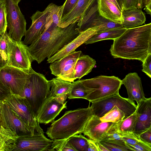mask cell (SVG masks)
<instances>
[{
    "label": "cell",
    "mask_w": 151,
    "mask_h": 151,
    "mask_svg": "<svg viewBox=\"0 0 151 151\" xmlns=\"http://www.w3.org/2000/svg\"><path fill=\"white\" fill-rule=\"evenodd\" d=\"M78 21L62 28L52 19L50 21L40 38L28 46L32 61L40 63L46 58L57 53L78 36L80 32Z\"/></svg>",
    "instance_id": "cell-1"
},
{
    "label": "cell",
    "mask_w": 151,
    "mask_h": 151,
    "mask_svg": "<svg viewBox=\"0 0 151 151\" xmlns=\"http://www.w3.org/2000/svg\"><path fill=\"white\" fill-rule=\"evenodd\" d=\"M113 40L109 50L114 58L143 62L151 53V23L127 28Z\"/></svg>",
    "instance_id": "cell-2"
},
{
    "label": "cell",
    "mask_w": 151,
    "mask_h": 151,
    "mask_svg": "<svg viewBox=\"0 0 151 151\" xmlns=\"http://www.w3.org/2000/svg\"><path fill=\"white\" fill-rule=\"evenodd\" d=\"M93 116L91 106L66 111L60 119L53 121L46 132L52 140L68 139L83 133L85 127Z\"/></svg>",
    "instance_id": "cell-3"
},
{
    "label": "cell",
    "mask_w": 151,
    "mask_h": 151,
    "mask_svg": "<svg viewBox=\"0 0 151 151\" xmlns=\"http://www.w3.org/2000/svg\"><path fill=\"white\" fill-rule=\"evenodd\" d=\"M81 80L86 93V99L91 103L119 93L122 85V80L114 76L100 75Z\"/></svg>",
    "instance_id": "cell-4"
},
{
    "label": "cell",
    "mask_w": 151,
    "mask_h": 151,
    "mask_svg": "<svg viewBox=\"0 0 151 151\" xmlns=\"http://www.w3.org/2000/svg\"><path fill=\"white\" fill-rule=\"evenodd\" d=\"M50 91L49 81L45 76L33 70L20 95L26 99L36 118Z\"/></svg>",
    "instance_id": "cell-5"
},
{
    "label": "cell",
    "mask_w": 151,
    "mask_h": 151,
    "mask_svg": "<svg viewBox=\"0 0 151 151\" xmlns=\"http://www.w3.org/2000/svg\"><path fill=\"white\" fill-rule=\"evenodd\" d=\"M4 101L29 126L34 135L44 134L40 124L24 97L10 91V94Z\"/></svg>",
    "instance_id": "cell-6"
},
{
    "label": "cell",
    "mask_w": 151,
    "mask_h": 151,
    "mask_svg": "<svg viewBox=\"0 0 151 151\" xmlns=\"http://www.w3.org/2000/svg\"><path fill=\"white\" fill-rule=\"evenodd\" d=\"M92 103L91 107L93 115L99 118L114 106H117L124 112L125 119L133 113L137 107L134 102L122 97L119 93Z\"/></svg>",
    "instance_id": "cell-7"
},
{
    "label": "cell",
    "mask_w": 151,
    "mask_h": 151,
    "mask_svg": "<svg viewBox=\"0 0 151 151\" xmlns=\"http://www.w3.org/2000/svg\"><path fill=\"white\" fill-rule=\"evenodd\" d=\"M78 22L80 32L93 27L97 28L99 30V33L123 27L121 24L113 22L100 15L98 10L97 0H95L87 8Z\"/></svg>",
    "instance_id": "cell-8"
},
{
    "label": "cell",
    "mask_w": 151,
    "mask_h": 151,
    "mask_svg": "<svg viewBox=\"0 0 151 151\" xmlns=\"http://www.w3.org/2000/svg\"><path fill=\"white\" fill-rule=\"evenodd\" d=\"M7 44L6 65L24 70H30L32 68V61L28 50V46L22 40L18 41L12 39L8 35Z\"/></svg>",
    "instance_id": "cell-9"
},
{
    "label": "cell",
    "mask_w": 151,
    "mask_h": 151,
    "mask_svg": "<svg viewBox=\"0 0 151 151\" xmlns=\"http://www.w3.org/2000/svg\"><path fill=\"white\" fill-rule=\"evenodd\" d=\"M6 13L8 35L12 39L21 41L26 31V22L24 16L18 4L12 0H5L4 2Z\"/></svg>",
    "instance_id": "cell-10"
},
{
    "label": "cell",
    "mask_w": 151,
    "mask_h": 151,
    "mask_svg": "<svg viewBox=\"0 0 151 151\" xmlns=\"http://www.w3.org/2000/svg\"><path fill=\"white\" fill-rule=\"evenodd\" d=\"M33 70L32 68L24 70L6 65L0 70V80L13 93L20 95Z\"/></svg>",
    "instance_id": "cell-11"
},
{
    "label": "cell",
    "mask_w": 151,
    "mask_h": 151,
    "mask_svg": "<svg viewBox=\"0 0 151 151\" xmlns=\"http://www.w3.org/2000/svg\"><path fill=\"white\" fill-rule=\"evenodd\" d=\"M56 5L50 3L44 11H37L30 17L32 24L29 29L26 30L23 41L25 45H30L40 38L47 24L52 19V13Z\"/></svg>",
    "instance_id": "cell-12"
},
{
    "label": "cell",
    "mask_w": 151,
    "mask_h": 151,
    "mask_svg": "<svg viewBox=\"0 0 151 151\" xmlns=\"http://www.w3.org/2000/svg\"><path fill=\"white\" fill-rule=\"evenodd\" d=\"M0 125L9 128L18 135H34L29 126L3 101H0Z\"/></svg>",
    "instance_id": "cell-13"
},
{
    "label": "cell",
    "mask_w": 151,
    "mask_h": 151,
    "mask_svg": "<svg viewBox=\"0 0 151 151\" xmlns=\"http://www.w3.org/2000/svg\"><path fill=\"white\" fill-rule=\"evenodd\" d=\"M82 54L81 51H75L51 63L50 68L51 74L63 80L74 82L73 73L75 63Z\"/></svg>",
    "instance_id": "cell-14"
},
{
    "label": "cell",
    "mask_w": 151,
    "mask_h": 151,
    "mask_svg": "<svg viewBox=\"0 0 151 151\" xmlns=\"http://www.w3.org/2000/svg\"><path fill=\"white\" fill-rule=\"evenodd\" d=\"M53 141L47 138L44 134L19 135L13 151H50Z\"/></svg>",
    "instance_id": "cell-15"
},
{
    "label": "cell",
    "mask_w": 151,
    "mask_h": 151,
    "mask_svg": "<svg viewBox=\"0 0 151 151\" xmlns=\"http://www.w3.org/2000/svg\"><path fill=\"white\" fill-rule=\"evenodd\" d=\"M67 102L61 103L47 96L37 116L38 122L45 124L52 122L63 109L67 108Z\"/></svg>",
    "instance_id": "cell-16"
},
{
    "label": "cell",
    "mask_w": 151,
    "mask_h": 151,
    "mask_svg": "<svg viewBox=\"0 0 151 151\" xmlns=\"http://www.w3.org/2000/svg\"><path fill=\"white\" fill-rule=\"evenodd\" d=\"M136 120L133 133L139 137L151 127V98H145L137 104Z\"/></svg>",
    "instance_id": "cell-17"
},
{
    "label": "cell",
    "mask_w": 151,
    "mask_h": 151,
    "mask_svg": "<svg viewBox=\"0 0 151 151\" xmlns=\"http://www.w3.org/2000/svg\"><path fill=\"white\" fill-rule=\"evenodd\" d=\"M99 32V30L97 28L93 27L80 32L78 36L65 46L59 52L50 58H47V62L51 63L75 51L76 49L78 47L84 44L88 39Z\"/></svg>",
    "instance_id": "cell-18"
},
{
    "label": "cell",
    "mask_w": 151,
    "mask_h": 151,
    "mask_svg": "<svg viewBox=\"0 0 151 151\" xmlns=\"http://www.w3.org/2000/svg\"><path fill=\"white\" fill-rule=\"evenodd\" d=\"M122 81L127 89L128 99L131 101H135L138 104L145 98L141 79L137 73H129Z\"/></svg>",
    "instance_id": "cell-19"
},
{
    "label": "cell",
    "mask_w": 151,
    "mask_h": 151,
    "mask_svg": "<svg viewBox=\"0 0 151 151\" xmlns=\"http://www.w3.org/2000/svg\"><path fill=\"white\" fill-rule=\"evenodd\" d=\"M114 123L103 122L99 117L93 115L82 133L95 142H99L109 128Z\"/></svg>",
    "instance_id": "cell-20"
},
{
    "label": "cell",
    "mask_w": 151,
    "mask_h": 151,
    "mask_svg": "<svg viewBox=\"0 0 151 151\" xmlns=\"http://www.w3.org/2000/svg\"><path fill=\"white\" fill-rule=\"evenodd\" d=\"M98 12L104 18L122 24V12L114 4L106 0H97Z\"/></svg>",
    "instance_id": "cell-21"
},
{
    "label": "cell",
    "mask_w": 151,
    "mask_h": 151,
    "mask_svg": "<svg viewBox=\"0 0 151 151\" xmlns=\"http://www.w3.org/2000/svg\"><path fill=\"white\" fill-rule=\"evenodd\" d=\"M95 0H78L72 11L60 21L58 26L64 27L78 21Z\"/></svg>",
    "instance_id": "cell-22"
},
{
    "label": "cell",
    "mask_w": 151,
    "mask_h": 151,
    "mask_svg": "<svg viewBox=\"0 0 151 151\" xmlns=\"http://www.w3.org/2000/svg\"><path fill=\"white\" fill-rule=\"evenodd\" d=\"M122 26L127 29L140 26L145 23L146 18L141 9L134 8L122 12Z\"/></svg>",
    "instance_id": "cell-23"
},
{
    "label": "cell",
    "mask_w": 151,
    "mask_h": 151,
    "mask_svg": "<svg viewBox=\"0 0 151 151\" xmlns=\"http://www.w3.org/2000/svg\"><path fill=\"white\" fill-rule=\"evenodd\" d=\"M96 64V60L89 56L82 54L77 59L74 67L73 78L79 79L88 74Z\"/></svg>",
    "instance_id": "cell-24"
},
{
    "label": "cell",
    "mask_w": 151,
    "mask_h": 151,
    "mask_svg": "<svg viewBox=\"0 0 151 151\" xmlns=\"http://www.w3.org/2000/svg\"><path fill=\"white\" fill-rule=\"evenodd\" d=\"M18 137L10 129L0 125V151H13Z\"/></svg>",
    "instance_id": "cell-25"
},
{
    "label": "cell",
    "mask_w": 151,
    "mask_h": 151,
    "mask_svg": "<svg viewBox=\"0 0 151 151\" xmlns=\"http://www.w3.org/2000/svg\"><path fill=\"white\" fill-rule=\"evenodd\" d=\"M48 81L51 89L47 96L53 98L67 95L73 85V83L58 77Z\"/></svg>",
    "instance_id": "cell-26"
},
{
    "label": "cell",
    "mask_w": 151,
    "mask_h": 151,
    "mask_svg": "<svg viewBox=\"0 0 151 151\" xmlns=\"http://www.w3.org/2000/svg\"><path fill=\"white\" fill-rule=\"evenodd\" d=\"M127 29L123 27H122L111 29L97 33L88 39L84 42V44L87 45L104 40H114L121 36Z\"/></svg>",
    "instance_id": "cell-27"
},
{
    "label": "cell",
    "mask_w": 151,
    "mask_h": 151,
    "mask_svg": "<svg viewBox=\"0 0 151 151\" xmlns=\"http://www.w3.org/2000/svg\"><path fill=\"white\" fill-rule=\"evenodd\" d=\"M136 114L135 111L132 114L118 122L117 132L119 134L133 133L135 127Z\"/></svg>",
    "instance_id": "cell-28"
},
{
    "label": "cell",
    "mask_w": 151,
    "mask_h": 151,
    "mask_svg": "<svg viewBox=\"0 0 151 151\" xmlns=\"http://www.w3.org/2000/svg\"><path fill=\"white\" fill-rule=\"evenodd\" d=\"M124 118L123 111L117 106H115L100 118V119L104 122L117 123L124 119Z\"/></svg>",
    "instance_id": "cell-29"
},
{
    "label": "cell",
    "mask_w": 151,
    "mask_h": 151,
    "mask_svg": "<svg viewBox=\"0 0 151 151\" xmlns=\"http://www.w3.org/2000/svg\"><path fill=\"white\" fill-rule=\"evenodd\" d=\"M72 83L67 97L69 99L81 98L86 99V93L81 80L79 79Z\"/></svg>",
    "instance_id": "cell-30"
},
{
    "label": "cell",
    "mask_w": 151,
    "mask_h": 151,
    "mask_svg": "<svg viewBox=\"0 0 151 151\" xmlns=\"http://www.w3.org/2000/svg\"><path fill=\"white\" fill-rule=\"evenodd\" d=\"M68 141L76 151H87L88 139L81 134L71 137Z\"/></svg>",
    "instance_id": "cell-31"
},
{
    "label": "cell",
    "mask_w": 151,
    "mask_h": 151,
    "mask_svg": "<svg viewBox=\"0 0 151 151\" xmlns=\"http://www.w3.org/2000/svg\"><path fill=\"white\" fill-rule=\"evenodd\" d=\"M118 122L114 123L109 128L101 138V140L118 142H124L117 132Z\"/></svg>",
    "instance_id": "cell-32"
},
{
    "label": "cell",
    "mask_w": 151,
    "mask_h": 151,
    "mask_svg": "<svg viewBox=\"0 0 151 151\" xmlns=\"http://www.w3.org/2000/svg\"><path fill=\"white\" fill-rule=\"evenodd\" d=\"M106 148L109 151H132L124 142H118L100 140L99 142Z\"/></svg>",
    "instance_id": "cell-33"
},
{
    "label": "cell",
    "mask_w": 151,
    "mask_h": 151,
    "mask_svg": "<svg viewBox=\"0 0 151 151\" xmlns=\"http://www.w3.org/2000/svg\"><path fill=\"white\" fill-rule=\"evenodd\" d=\"M68 139L53 140L50 151H76L68 141Z\"/></svg>",
    "instance_id": "cell-34"
},
{
    "label": "cell",
    "mask_w": 151,
    "mask_h": 151,
    "mask_svg": "<svg viewBox=\"0 0 151 151\" xmlns=\"http://www.w3.org/2000/svg\"><path fill=\"white\" fill-rule=\"evenodd\" d=\"M78 0H66L58 12L59 21L70 13L76 4Z\"/></svg>",
    "instance_id": "cell-35"
},
{
    "label": "cell",
    "mask_w": 151,
    "mask_h": 151,
    "mask_svg": "<svg viewBox=\"0 0 151 151\" xmlns=\"http://www.w3.org/2000/svg\"><path fill=\"white\" fill-rule=\"evenodd\" d=\"M8 33L6 31L1 35L0 38V56L3 60L7 63L8 47L7 37Z\"/></svg>",
    "instance_id": "cell-36"
},
{
    "label": "cell",
    "mask_w": 151,
    "mask_h": 151,
    "mask_svg": "<svg viewBox=\"0 0 151 151\" xmlns=\"http://www.w3.org/2000/svg\"><path fill=\"white\" fill-rule=\"evenodd\" d=\"M7 28L6 13L4 3L0 4V35L4 33Z\"/></svg>",
    "instance_id": "cell-37"
},
{
    "label": "cell",
    "mask_w": 151,
    "mask_h": 151,
    "mask_svg": "<svg viewBox=\"0 0 151 151\" xmlns=\"http://www.w3.org/2000/svg\"><path fill=\"white\" fill-rule=\"evenodd\" d=\"M127 145L131 149L132 151H151V145L145 143L140 140L133 145H130L127 144Z\"/></svg>",
    "instance_id": "cell-38"
},
{
    "label": "cell",
    "mask_w": 151,
    "mask_h": 151,
    "mask_svg": "<svg viewBox=\"0 0 151 151\" xmlns=\"http://www.w3.org/2000/svg\"><path fill=\"white\" fill-rule=\"evenodd\" d=\"M122 139L127 144L130 145L135 144L140 140L139 137L134 133H128L122 134Z\"/></svg>",
    "instance_id": "cell-39"
},
{
    "label": "cell",
    "mask_w": 151,
    "mask_h": 151,
    "mask_svg": "<svg viewBox=\"0 0 151 151\" xmlns=\"http://www.w3.org/2000/svg\"><path fill=\"white\" fill-rule=\"evenodd\" d=\"M142 71L151 78V53L149 54L142 62Z\"/></svg>",
    "instance_id": "cell-40"
},
{
    "label": "cell",
    "mask_w": 151,
    "mask_h": 151,
    "mask_svg": "<svg viewBox=\"0 0 151 151\" xmlns=\"http://www.w3.org/2000/svg\"><path fill=\"white\" fill-rule=\"evenodd\" d=\"M139 137L141 141L151 145V127L142 133Z\"/></svg>",
    "instance_id": "cell-41"
},
{
    "label": "cell",
    "mask_w": 151,
    "mask_h": 151,
    "mask_svg": "<svg viewBox=\"0 0 151 151\" xmlns=\"http://www.w3.org/2000/svg\"><path fill=\"white\" fill-rule=\"evenodd\" d=\"M10 93V89L0 80V101L4 100Z\"/></svg>",
    "instance_id": "cell-42"
},
{
    "label": "cell",
    "mask_w": 151,
    "mask_h": 151,
    "mask_svg": "<svg viewBox=\"0 0 151 151\" xmlns=\"http://www.w3.org/2000/svg\"><path fill=\"white\" fill-rule=\"evenodd\" d=\"M137 2L138 0H124V11L137 8Z\"/></svg>",
    "instance_id": "cell-43"
},
{
    "label": "cell",
    "mask_w": 151,
    "mask_h": 151,
    "mask_svg": "<svg viewBox=\"0 0 151 151\" xmlns=\"http://www.w3.org/2000/svg\"><path fill=\"white\" fill-rule=\"evenodd\" d=\"M87 151H99L96 142L89 139H88Z\"/></svg>",
    "instance_id": "cell-44"
},
{
    "label": "cell",
    "mask_w": 151,
    "mask_h": 151,
    "mask_svg": "<svg viewBox=\"0 0 151 151\" xmlns=\"http://www.w3.org/2000/svg\"><path fill=\"white\" fill-rule=\"evenodd\" d=\"M114 4L122 12L123 11V8L120 0H106Z\"/></svg>",
    "instance_id": "cell-45"
},
{
    "label": "cell",
    "mask_w": 151,
    "mask_h": 151,
    "mask_svg": "<svg viewBox=\"0 0 151 151\" xmlns=\"http://www.w3.org/2000/svg\"><path fill=\"white\" fill-rule=\"evenodd\" d=\"M99 151H109L108 150L99 142H96Z\"/></svg>",
    "instance_id": "cell-46"
},
{
    "label": "cell",
    "mask_w": 151,
    "mask_h": 151,
    "mask_svg": "<svg viewBox=\"0 0 151 151\" xmlns=\"http://www.w3.org/2000/svg\"><path fill=\"white\" fill-rule=\"evenodd\" d=\"M144 10L148 14L151 15V2L145 5Z\"/></svg>",
    "instance_id": "cell-47"
},
{
    "label": "cell",
    "mask_w": 151,
    "mask_h": 151,
    "mask_svg": "<svg viewBox=\"0 0 151 151\" xmlns=\"http://www.w3.org/2000/svg\"><path fill=\"white\" fill-rule=\"evenodd\" d=\"M6 65V63L4 61L0 56V70Z\"/></svg>",
    "instance_id": "cell-48"
},
{
    "label": "cell",
    "mask_w": 151,
    "mask_h": 151,
    "mask_svg": "<svg viewBox=\"0 0 151 151\" xmlns=\"http://www.w3.org/2000/svg\"><path fill=\"white\" fill-rule=\"evenodd\" d=\"M151 2V0H144V6L145 5H147L150 2Z\"/></svg>",
    "instance_id": "cell-49"
},
{
    "label": "cell",
    "mask_w": 151,
    "mask_h": 151,
    "mask_svg": "<svg viewBox=\"0 0 151 151\" xmlns=\"http://www.w3.org/2000/svg\"><path fill=\"white\" fill-rule=\"evenodd\" d=\"M12 1L15 4H18L21 0H12Z\"/></svg>",
    "instance_id": "cell-50"
},
{
    "label": "cell",
    "mask_w": 151,
    "mask_h": 151,
    "mask_svg": "<svg viewBox=\"0 0 151 151\" xmlns=\"http://www.w3.org/2000/svg\"><path fill=\"white\" fill-rule=\"evenodd\" d=\"M121 4L123 7V11H124V0H120Z\"/></svg>",
    "instance_id": "cell-51"
},
{
    "label": "cell",
    "mask_w": 151,
    "mask_h": 151,
    "mask_svg": "<svg viewBox=\"0 0 151 151\" xmlns=\"http://www.w3.org/2000/svg\"><path fill=\"white\" fill-rule=\"evenodd\" d=\"M5 0H0V4L1 3H4Z\"/></svg>",
    "instance_id": "cell-52"
},
{
    "label": "cell",
    "mask_w": 151,
    "mask_h": 151,
    "mask_svg": "<svg viewBox=\"0 0 151 151\" xmlns=\"http://www.w3.org/2000/svg\"><path fill=\"white\" fill-rule=\"evenodd\" d=\"M1 35H0V38Z\"/></svg>",
    "instance_id": "cell-53"
}]
</instances>
